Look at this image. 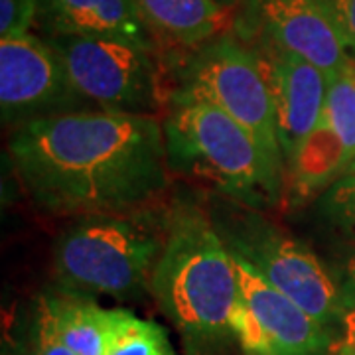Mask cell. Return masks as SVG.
<instances>
[{
	"label": "cell",
	"mask_w": 355,
	"mask_h": 355,
	"mask_svg": "<svg viewBox=\"0 0 355 355\" xmlns=\"http://www.w3.org/2000/svg\"><path fill=\"white\" fill-rule=\"evenodd\" d=\"M8 154L26 196L48 216L142 209L170 188L156 114L85 109L42 119L12 130Z\"/></svg>",
	"instance_id": "obj_1"
},
{
	"label": "cell",
	"mask_w": 355,
	"mask_h": 355,
	"mask_svg": "<svg viewBox=\"0 0 355 355\" xmlns=\"http://www.w3.org/2000/svg\"><path fill=\"white\" fill-rule=\"evenodd\" d=\"M150 292L191 354L235 338L233 314L239 302L235 261L202 205H170L168 237L154 266Z\"/></svg>",
	"instance_id": "obj_2"
},
{
	"label": "cell",
	"mask_w": 355,
	"mask_h": 355,
	"mask_svg": "<svg viewBox=\"0 0 355 355\" xmlns=\"http://www.w3.org/2000/svg\"><path fill=\"white\" fill-rule=\"evenodd\" d=\"M162 121L170 172L253 209L277 207L286 168L216 105L172 93Z\"/></svg>",
	"instance_id": "obj_3"
},
{
	"label": "cell",
	"mask_w": 355,
	"mask_h": 355,
	"mask_svg": "<svg viewBox=\"0 0 355 355\" xmlns=\"http://www.w3.org/2000/svg\"><path fill=\"white\" fill-rule=\"evenodd\" d=\"M170 207L76 217L58 235L51 270L60 292L135 298L150 291L164 251Z\"/></svg>",
	"instance_id": "obj_4"
},
{
	"label": "cell",
	"mask_w": 355,
	"mask_h": 355,
	"mask_svg": "<svg viewBox=\"0 0 355 355\" xmlns=\"http://www.w3.org/2000/svg\"><path fill=\"white\" fill-rule=\"evenodd\" d=\"M207 211L231 253L245 259L268 284L320 324L328 328L340 324L347 310L342 284L306 245L261 209L221 198Z\"/></svg>",
	"instance_id": "obj_5"
},
{
	"label": "cell",
	"mask_w": 355,
	"mask_h": 355,
	"mask_svg": "<svg viewBox=\"0 0 355 355\" xmlns=\"http://www.w3.org/2000/svg\"><path fill=\"white\" fill-rule=\"evenodd\" d=\"M168 62L170 95L176 93L216 105L284 164L263 73L253 51L233 30L190 51L168 53Z\"/></svg>",
	"instance_id": "obj_6"
},
{
	"label": "cell",
	"mask_w": 355,
	"mask_h": 355,
	"mask_svg": "<svg viewBox=\"0 0 355 355\" xmlns=\"http://www.w3.org/2000/svg\"><path fill=\"white\" fill-rule=\"evenodd\" d=\"M62 58L77 93L101 111L154 114L170 99L164 51L113 38L44 36Z\"/></svg>",
	"instance_id": "obj_7"
},
{
	"label": "cell",
	"mask_w": 355,
	"mask_h": 355,
	"mask_svg": "<svg viewBox=\"0 0 355 355\" xmlns=\"http://www.w3.org/2000/svg\"><path fill=\"white\" fill-rule=\"evenodd\" d=\"M93 109L73 87L48 40L28 32L0 40V114L14 130L58 114Z\"/></svg>",
	"instance_id": "obj_8"
},
{
	"label": "cell",
	"mask_w": 355,
	"mask_h": 355,
	"mask_svg": "<svg viewBox=\"0 0 355 355\" xmlns=\"http://www.w3.org/2000/svg\"><path fill=\"white\" fill-rule=\"evenodd\" d=\"M233 254L239 302L233 334L247 355H330L331 328L320 324L288 296L268 284L239 254Z\"/></svg>",
	"instance_id": "obj_9"
},
{
	"label": "cell",
	"mask_w": 355,
	"mask_h": 355,
	"mask_svg": "<svg viewBox=\"0 0 355 355\" xmlns=\"http://www.w3.org/2000/svg\"><path fill=\"white\" fill-rule=\"evenodd\" d=\"M235 34H253L300 55L334 79L354 62L322 0H243Z\"/></svg>",
	"instance_id": "obj_10"
},
{
	"label": "cell",
	"mask_w": 355,
	"mask_h": 355,
	"mask_svg": "<svg viewBox=\"0 0 355 355\" xmlns=\"http://www.w3.org/2000/svg\"><path fill=\"white\" fill-rule=\"evenodd\" d=\"M237 36L253 51L263 73L272 103L280 150L284 166L288 168L320 121L328 99L330 79L316 65L268 40L253 34Z\"/></svg>",
	"instance_id": "obj_11"
},
{
	"label": "cell",
	"mask_w": 355,
	"mask_h": 355,
	"mask_svg": "<svg viewBox=\"0 0 355 355\" xmlns=\"http://www.w3.org/2000/svg\"><path fill=\"white\" fill-rule=\"evenodd\" d=\"M355 162V60L330 81L320 121L286 168V188L308 200Z\"/></svg>",
	"instance_id": "obj_12"
},
{
	"label": "cell",
	"mask_w": 355,
	"mask_h": 355,
	"mask_svg": "<svg viewBox=\"0 0 355 355\" xmlns=\"http://www.w3.org/2000/svg\"><path fill=\"white\" fill-rule=\"evenodd\" d=\"M36 4L42 36L113 38L160 50L132 0H36Z\"/></svg>",
	"instance_id": "obj_13"
},
{
	"label": "cell",
	"mask_w": 355,
	"mask_h": 355,
	"mask_svg": "<svg viewBox=\"0 0 355 355\" xmlns=\"http://www.w3.org/2000/svg\"><path fill=\"white\" fill-rule=\"evenodd\" d=\"M156 46L168 53L190 51L233 28L219 0H132Z\"/></svg>",
	"instance_id": "obj_14"
},
{
	"label": "cell",
	"mask_w": 355,
	"mask_h": 355,
	"mask_svg": "<svg viewBox=\"0 0 355 355\" xmlns=\"http://www.w3.org/2000/svg\"><path fill=\"white\" fill-rule=\"evenodd\" d=\"M55 330L76 355H105L119 310H107L89 296L58 292L46 294Z\"/></svg>",
	"instance_id": "obj_15"
},
{
	"label": "cell",
	"mask_w": 355,
	"mask_h": 355,
	"mask_svg": "<svg viewBox=\"0 0 355 355\" xmlns=\"http://www.w3.org/2000/svg\"><path fill=\"white\" fill-rule=\"evenodd\" d=\"M105 355H174V352L162 326L119 310Z\"/></svg>",
	"instance_id": "obj_16"
},
{
	"label": "cell",
	"mask_w": 355,
	"mask_h": 355,
	"mask_svg": "<svg viewBox=\"0 0 355 355\" xmlns=\"http://www.w3.org/2000/svg\"><path fill=\"white\" fill-rule=\"evenodd\" d=\"M320 214L336 227L355 233V162L320 193Z\"/></svg>",
	"instance_id": "obj_17"
},
{
	"label": "cell",
	"mask_w": 355,
	"mask_h": 355,
	"mask_svg": "<svg viewBox=\"0 0 355 355\" xmlns=\"http://www.w3.org/2000/svg\"><path fill=\"white\" fill-rule=\"evenodd\" d=\"M32 352L34 355H76L60 338L51 316L46 294L36 300L34 326H32Z\"/></svg>",
	"instance_id": "obj_18"
},
{
	"label": "cell",
	"mask_w": 355,
	"mask_h": 355,
	"mask_svg": "<svg viewBox=\"0 0 355 355\" xmlns=\"http://www.w3.org/2000/svg\"><path fill=\"white\" fill-rule=\"evenodd\" d=\"M36 0H0V40L24 36L36 26Z\"/></svg>",
	"instance_id": "obj_19"
},
{
	"label": "cell",
	"mask_w": 355,
	"mask_h": 355,
	"mask_svg": "<svg viewBox=\"0 0 355 355\" xmlns=\"http://www.w3.org/2000/svg\"><path fill=\"white\" fill-rule=\"evenodd\" d=\"M355 60V0H322Z\"/></svg>",
	"instance_id": "obj_20"
},
{
	"label": "cell",
	"mask_w": 355,
	"mask_h": 355,
	"mask_svg": "<svg viewBox=\"0 0 355 355\" xmlns=\"http://www.w3.org/2000/svg\"><path fill=\"white\" fill-rule=\"evenodd\" d=\"M342 334L331 345L330 355H355V304L345 310L340 320Z\"/></svg>",
	"instance_id": "obj_21"
},
{
	"label": "cell",
	"mask_w": 355,
	"mask_h": 355,
	"mask_svg": "<svg viewBox=\"0 0 355 355\" xmlns=\"http://www.w3.org/2000/svg\"><path fill=\"white\" fill-rule=\"evenodd\" d=\"M340 284H342L345 306H347V308H349V306H354L355 304V249H354V253L347 257V261H345Z\"/></svg>",
	"instance_id": "obj_22"
},
{
	"label": "cell",
	"mask_w": 355,
	"mask_h": 355,
	"mask_svg": "<svg viewBox=\"0 0 355 355\" xmlns=\"http://www.w3.org/2000/svg\"><path fill=\"white\" fill-rule=\"evenodd\" d=\"M219 2H221V4H223L225 8H229V10H231V8H235V6H239V4H241L243 0H219Z\"/></svg>",
	"instance_id": "obj_23"
},
{
	"label": "cell",
	"mask_w": 355,
	"mask_h": 355,
	"mask_svg": "<svg viewBox=\"0 0 355 355\" xmlns=\"http://www.w3.org/2000/svg\"><path fill=\"white\" fill-rule=\"evenodd\" d=\"M2 355H22L20 352H16V349H8V347H4L2 349Z\"/></svg>",
	"instance_id": "obj_24"
}]
</instances>
